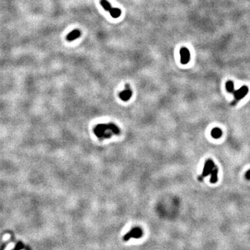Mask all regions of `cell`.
Returning a JSON list of instances; mask_svg holds the SVG:
<instances>
[{
  "label": "cell",
  "mask_w": 250,
  "mask_h": 250,
  "mask_svg": "<svg viewBox=\"0 0 250 250\" xmlns=\"http://www.w3.org/2000/svg\"><path fill=\"white\" fill-rule=\"evenodd\" d=\"M95 135L100 140L110 138L113 135H119L120 130L116 124L113 123L97 124L93 129Z\"/></svg>",
  "instance_id": "cell-1"
},
{
  "label": "cell",
  "mask_w": 250,
  "mask_h": 250,
  "mask_svg": "<svg viewBox=\"0 0 250 250\" xmlns=\"http://www.w3.org/2000/svg\"><path fill=\"white\" fill-rule=\"evenodd\" d=\"M142 235H143V232L142 230L140 227H134L129 232H128L123 238V240L124 241H128L131 238H141Z\"/></svg>",
  "instance_id": "cell-2"
},
{
  "label": "cell",
  "mask_w": 250,
  "mask_h": 250,
  "mask_svg": "<svg viewBox=\"0 0 250 250\" xmlns=\"http://www.w3.org/2000/svg\"><path fill=\"white\" fill-rule=\"evenodd\" d=\"M215 167L214 162L212 161L211 159H208L204 163V169H203L202 172V175L201 177H199V180L202 181L203 177H207L208 175H209L211 174V171L213 170V168Z\"/></svg>",
  "instance_id": "cell-3"
},
{
  "label": "cell",
  "mask_w": 250,
  "mask_h": 250,
  "mask_svg": "<svg viewBox=\"0 0 250 250\" xmlns=\"http://www.w3.org/2000/svg\"><path fill=\"white\" fill-rule=\"evenodd\" d=\"M248 92H249V88H248V87L246 86H242L240 89L235 90L233 94H234V98H235L236 102H238V101L242 100V98H244V97L247 95Z\"/></svg>",
  "instance_id": "cell-4"
},
{
  "label": "cell",
  "mask_w": 250,
  "mask_h": 250,
  "mask_svg": "<svg viewBox=\"0 0 250 250\" xmlns=\"http://www.w3.org/2000/svg\"><path fill=\"white\" fill-rule=\"evenodd\" d=\"M181 56V62L183 65L188 63L190 60V51L186 47H182L180 49Z\"/></svg>",
  "instance_id": "cell-5"
},
{
  "label": "cell",
  "mask_w": 250,
  "mask_h": 250,
  "mask_svg": "<svg viewBox=\"0 0 250 250\" xmlns=\"http://www.w3.org/2000/svg\"><path fill=\"white\" fill-rule=\"evenodd\" d=\"M131 96L132 91L131 89H130L129 85L126 84V86H125V90L122 91L121 93H120L119 94L120 98L122 101H124V102H127V101L130 100Z\"/></svg>",
  "instance_id": "cell-6"
},
{
  "label": "cell",
  "mask_w": 250,
  "mask_h": 250,
  "mask_svg": "<svg viewBox=\"0 0 250 250\" xmlns=\"http://www.w3.org/2000/svg\"><path fill=\"white\" fill-rule=\"evenodd\" d=\"M80 36H81V31H80L79 29H74V30H73L69 33L68 35L67 36V37H66V39H67V41L70 42L74 41L76 38H79Z\"/></svg>",
  "instance_id": "cell-7"
},
{
  "label": "cell",
  "mask_w": 250,
  "mask_h": 250,
  "mask_svg": "<svg viewBox=\"0 0 250 250\" xmlns=\"http://www.w3.org/2000/svg\"><path fill=\"white\" fill-rule=\"evenodd\" d=\"M211 179H210V181L212 183H215L218 181V167L215 166L214 167L213 170L211 171Z\"/></svg>",
  "instance_id": "cell-8"
},
{
  "label": "cell",
  "mask_w": 250,
  "mask_h": 250,
  "mask_svg": "<svg viewBox=\"0 0 250 250\" xmlns=\"http://www.w3.org/2000/svg\"><path fill=\"white\" fill-rule=\"evenodd\" d=\"M211 136L213 137V138L218 139V138H220V137H221L222 135V131L220 128L215 127V128H213V129H212V131L211 132Z\"/></svg>",
  "instance_id": "cell-9"
},
{
  "label": "cell",
  "mask_w": 250,
  "mask_h": 250,
  "mask_svg": "<svg viewBox=\"0 0 250 250\" xmlns=\"http://www.w3.org/2000/svg\"><path fill=\"white\" fill-rule=\"evenodd\" d=\"M109 13L111 17L113 18H117L121 15V10L118 8H111V9L109 10Z\"/></svg>",
  "instance_id": "cell-10"
},
{
  "label": "cell",
  "mask_w": 250,
  "mask_h": 250,
  "mask_svg": "<svg viewBox=\"0 0 250 250\" xmlns=\"http://www.w3.org/2000/svg\"><path fill=\"white\" fill-rule=\"evenodd\" d=\"M225 86H226V89H227V90L229 92V93H234V92L235 91V89H234V83L232 81H227V83H226L225 84Z\"/></svg>",
  "instance_id": "cell-11"
},
{
  "label": "cell",
  "mask_w": 250,
  "mask_h": 250,
  "mask_svg": "<svg viewBox=\"0 0 250 250\" xmlns=\"http://www.w3.org/2000/svg\"><path fill=\"white\" fill-rule=\"evenodd\" d=\"M100 3L101 5H102V6L104 8V10H108V11H109V10L111 9V8H112L110 3H109L107 0H100Z\"/></svg>",
  "instance_id": "cell-12"
},
{
  "label": "cell",
  "mask_w": 250,
  "mask_h": 250,
  "mask_svg": "<svg viewBox=\"0 0 250 250\" xmlns=\"http://www.w3.org/2000/svg\"><path fill=\"white\" fill-rule=\"evenodd\" d=\"M23 247H24L23 244H22V243H21V242H19L18 244H17V245L15 246V247L14 248L13 250H21Z\"/></svg>",
  "instance_id": "cell-13"
},
{
  "label": "cell",
  "mask_w": 250,
  "mask_h": 250,
  "mask_svg": "<svg viewBox=\"0 0 250 250\" xmlns=\"http://www.w3.org/2000/svg\"><path fill=\"white\" fill-rule=\"evenodd\" d=\"M245 177L247 180H250V170H248L245 174Z\"/></svg>",
  "instance_id": "cell-14"
}]
</instances>
